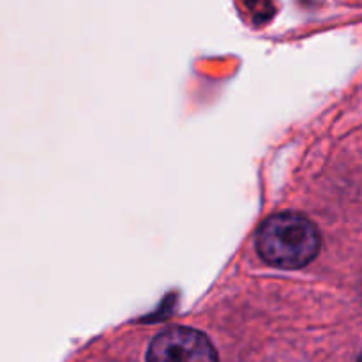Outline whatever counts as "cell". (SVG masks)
Listing matches in <instances>:
<instances>
[{
    "label": "cell",
    "mask_w": 362,
    "mask_h": 362,
    "mask_svg": "<svg viewBox=\"0 0 362 362\" xmlns=\"http://www.w3.org/2000/svg\"><path fill=\"white\" fill-rule=\"evenodd\" d=\"M320 232L311 219L297 212H281L265 219L257 232L262 260L279 269H300L320 251Z\"/></svg>",
    "instance_id": "6da1fadb"
},
{
    "label": "cell",
    "mask_w": 362,
    "mask_h": 362,
    "mask_svg": "<svg viewBox=\"0 0 362 362\" xmlns=\"http://www.w3.org/2000/svg\"><path fill=\"white\" fill-rule=\"evenodd\" d=\"M147 361L207 362L218 361L214 346L205 334L189 327H170L152 339Z\"/></svg>",
    "instance_id": "7a4b0ae2"
},
{
    "label": "cell",
    "mask_w": 362,
    "mask_h": 362,
    "mask_svg": "<svg viewBox=\"0 0 362 362\" xmlns=\"http://www.w3.org/2000/svg\"><path fill=\"white\" fill-rule=\"evenodd\" d=\"M359 359H361V361H362V354H361V356H359Z\"/></svg>",
    "instance_id": "3957f363"
}]
</instances>
